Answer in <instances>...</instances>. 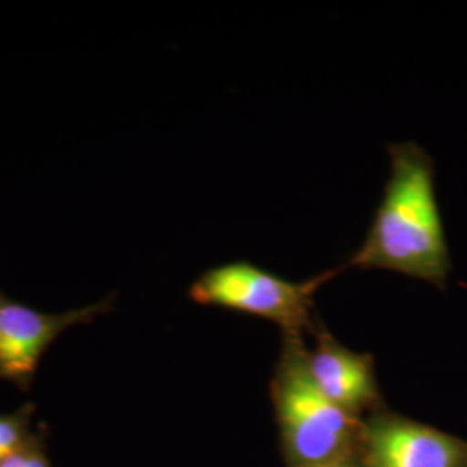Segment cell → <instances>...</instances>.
Returning a JSON list of instances; mask_svg holds the SVG:
<instances>
[{
    "label": "cell",
    "instance_id": "6da1fadb",
    "mask_svg": "<svg viewBox=\"0 0 467 467\" xmlns=\"http://www.w3.org/2000/svg\"><path fill=\"white\" fill-rule=\"evenodd\" d=\"M389 179L364 244L347 267L379 268L443 285L451 253L434 189L431 158L412 142L391 144Z\"/></svg>",
    "mask_w": 467,
    "mask_h": 467
},
{
    "label": "cell",
    "instance_id": "7a4b0ae2",
    "mask_svg": "<svg viewBox=\"0 0 467 467\" xmlns=\"http://www.w3.org/2000/svg\"><path fill=\"white\" fill-rule=\"evenodd\" d=\"M274 397L289 453L298 467L341 462L353 431L351 412L329 400L312 381L298 336L289 334L274 379Z\"/></svg>",
    "mask_w": 467,
    "mask_h": 467
},
{
    "label": "cell",
    "instance_id": "3957f363",
    "mask_svg": "<svg viewBox=\"0 0 467 467\" xmlns=\"http://www.w3.org/2000/svg\"><path fill=\"white\" fill-rule=\"evenodd\" d=\"M339 268L303 283H293L250 262H231L208 268L192 283L189 296L204 306L267 318L298 336L310 326L314 295Z\"/></svg>",
    "mask_w": 467,
    "mask_h": 467
},
{
    "label": "cell",
    "instance_id": "277c9868",
    "mask_svg": "<svg viewBox=\"0 0 467 467\" xmlns=\"http://www.w3.org/2000/svg\"><path fill=\"white\" fill-rule=\"evenodd\" d=\"M111 303L113 298H106L63 314H46L0 293V378L28 388L50 345L69 327L88 324L106 314Z\"/></svg>",
    "mask_w": 467,
    "mask_h": 467
},
{
    "label": "cell",
    "instance_id": "5b68a950",
    "mask_svg": "<svg viewBox=\"0 0 467 467\" xmlns=\"http://www.w3.org/2000/svg\"><path fill=\"white\" fill-rule=\"evenodd\" d=\"M461 457L451 436L422 424L384 419L368 430L366 467H459Z\"/></svg>",
    "mask_w": 467,
    "mask_h": 467
},
{
    "label": "cell",
    "instance_id": "8992f818",
    "mask_svg": "<svg viewBox=\"0 0 467 467\" xmlns=\"http://www.w3.org/2000/svg\"><path fill=\"white\" fill-rule=\"evenodd\" d=\"M312 381L334 403L348 412L368 405L378 395L372 358L341 347L329 334H318L317 348L305 353Z\"/></svg>",
    "mask_w": 467,
    "mask_h": 467
},
{
    "label": "cell",
    "instance_id": "52a82bcc",
    "mask_svg": "<svg viewBox=\"0 0 467 467\" xmlns=\"http://www.w3.org/2000/svg\"><path fill=\"white\" fill-rule=\"evenodd\" d=\"M0 467H50V464L40 438L32 434L16 451L0 461Z\"/></svg>",
    "mask_w": 467,
    "mask_h": 467
},
{
    "label": "cell",
    "instance_id": "ba28073f",
    "mask_svg": "<svg viewBox=\"0 0 467 467\" xmlns=\"http://www.w3.org/2000/svg\"><path fill=\"white\" fill-rule=\"evenodd\" d=\"M326 467H350L348 464H345V462H336V464H331V466Z\"/></svg>",
    "mask_w": 467,
    "mask_h": 467
},
{
    "label": "cell",
    "instance_id": "9c48e42d",
    "mask_svg": "<svg viewBox=\"0 0 467 467\" xmlns=\"http://www.w3.org/2000/svg\"><path fill=\"white\" fill-rule=\"evenodd\" d=\"M2 459H4V453H2V451H0V461H2Z\"/></svg>",
    "mask_w": 467,
    "mask_h": 467
}]
</instances>
